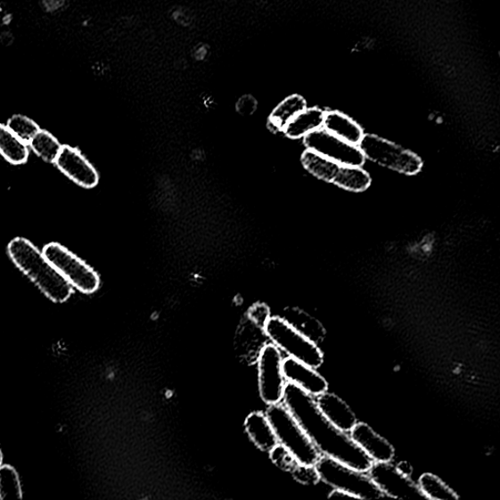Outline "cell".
<instances>
[{
    "label": "cell",
    "mask_w": 500,
    "mask_h": 500,
    "mask_svg": "<svg viewBox=\"0 0 500 500\" xmlns=\"http://www.w3.org/2000/svg\"><path fill=\"white\" fill-rule=\"evenodd\" d=\"M291 474L295 480H298L299 483L304 485L316 486L321 482L315 466H305L299 463L294 467Z\"/></svg>",
    "instance_id": "cell-28"
},
{
    "label": "cell",
    "mask_w": 500,
    "mask_h": 500,
    "mask_svg": "<svg viewBox=\"0 0 500 500\" xmlns=\"http://www.w3.org/2000/svg\"><path fill=\"white\" fill-rule=\"evenodd\" d=\"M282 404L287 407L322 455L329 456L357 471L367 472L372 459L346 433L326 420L315 397L291 383L285 385Z\"/></svg>",
    "instance_id": "cell-1"
},
{
    "label": "cell",
    "mask_w": 500,
    "mask_h": 500,
    "mask_svg": "<svg viewBox=\"0 0 500 500\" xmlns=\"http://www.w3.org/2000/svg\"><path fill=\"white\" fill-rule=\"evenodd\" d=\"M45 258L64 277L71 287L90 294L100 287L97 272L83 259L58 242H50L44 248Z\"/></svg>",
    "instance_id": "cell-7"
},
{
    "label": "cell",
    "mask_w": 500,
    "mask_h": 500,
    "mask_svg": "<svg viewBox=\"0 0 500 500\" xmlns=\"http://www.w3.org/2000/svg\"><path fill=\"white\" fill-rule=\"evenodd\" d=\"M418 488L426 499L457 500L459 496L446 485L442 479L431 473H425L418 480Z\"/></svg>",
    "instance_id": "cell-23"
},
{
    "label": "cell",
    "mask_w": 500,
    "mask_h": 500,
    "mask_svg": "<svg viewBox=\"0 0 500 500\" xmlns=\"http://www.w3.org/2000/svg\"><path fill=\"white\" fill-rule=\"evenodd\" d=\"M367 474L386 497L426 499L411 477L392 463H373Z\"/></svg>",
    "instance_id": "cell-11"
},
{
    "label": "cell",
    "mask_w": 500,
    "mask_h": 500,
    "mask_svg": "<svg viewBox=\"0 0 500 500\" xmlns=\"http://www.w3.org/2000/svg\"><path fill=\"white\" fill-rule=\"evenodd\" d=\"M285 381L301 388L306 393L318 397L329 389V383L312 366L285 357L283 363Z\"/></svg>",
    "instance_id": "cell-13"
},
{
    "label": "cell",
    "mask_w": 500,
    "mask_h": 500,
    "mask_svg": "<svg viewBox=\"0 0 500 500\" xmlns=\"http://www.w3.org/2000/svg\"><path fill=\"white\" fill-rule=\"evenodd\" d=\"M244 428L252 443L259 450L269 453L278 445L277 438H275L266 414L261 412L250 414L244 422Z\"/></svg>",
    "instance_id": "cell-16"
},
{
    "label": "cell",
    "mask_w": 500,
    "mask_h": 500,
    "mask_svg": "<svg viewBox=\"0 0 500 500\" xmlns=\"http://www.w3.org/2000/svg\"><path fill=\"white\" fill-rule=\"evenodd\" d=\"M269 342L287 357L317 370L324 364V353L318 344L306 338L283 317L271 316L264 326Z\"/></svg>",
    "instance_id": "cell-5"
},
{
    "label": "cell",
    "mask_w": 500,
    "mask_h": 500,
    "mask_svg": "<svg viewBox=\"0 0 500 500\" xmlns=\"http://www.w3.org/2000/svg\"><path fill=\"white\" fill-rule=\"evenodd\" d=\"M28 145L45 161L55 163L62 145L50 132L40 129Z\"/></svg>",
    "instance_id": "cell-24"
},
{
    "label": "cell",
    "mask_w": 500,
    "mask_h": 500,
    "mask_svg": "<svg viewBox=\"0 0 500 500\" xmlns=\"http://www.w3.org/2000/svg\"><path fill=\"white\" fill-rule=\"evenodd\" d=\"M258 108V102L250 94L242 95L236 104V111L242 117H250Z\"/></svg>",
    "instance_id": "cell-30"
},
{
    "label": "cell",
    "mask_w": 500,
    "mask_h": 500,
    "mask_svg": "<svg viewBox=\"0 0 500 500\" xmlns=\"http://www.w3.org/2000/svg\"><path fill=\"white\" fill-rule=\"evenodd\" d=\"M283 318L316 344L321 343L325 338L324 325L311 315L299 308L285 309Z\"/></svg>",
    "instance_id": "cell-20"
},
{
    "label": "cell",
    "mask_w": 500,
    "mask_h": 500,
    "mask_svg": "<svg viewBox=\"0 0 500 500\" xmlns=\"http://www.w3.org/2000/svg\"><path fill=\"white\" fill-rule=\"evenodd\" d=\"M55 163L60 171L78 186L92 189L98 185V171L78 149L62 145Z\"/></svg>",
    "instance_id": "cell-12"
},
{
    "label": "cell",
    "mask_w": 500,
    "mask_h": 500,
    "mask_svg": "<svg viewBox=\"0 0 500 500\" xmlns=\"http://www.w3.org/2000/svg\"><path fill=\"white\" fill-rule=\"evenodd\" d=\"M284 357L271 342L264 345L258 359V389L262 401L267 406L283 401L287 381L283 371Z\"/></svg>",
    "instance_id": "cell-9"
},
{
    "label": "cell",
    "mask_w": 500,
    "mask_h": 500,
    "mask_svg": "<svg viewBox=\"0 0 500 500\" xmlns=\"http://www.w3.org/2000/svg\"><path fill=\"white\" fill-rule=\"evenodd\" d=\"M265 414L273 427L278 444L283 447L298 463L315 466L318 463L321 453L287 407L282 403L272 405Z\"/></svg>",
    "instance_id": "cell-3"
},
{
    "label": "cell",
    "mask_w": 500,
    "mask_h": 500,
    "mask_svg": "<svg viewBox=\"0 0 500 500\" xmlns=\"http://www.w3.org/2000/svg\"><path fill=\"white\" fill-rule=\"evenodd\" d=\"M324 113L319 108H306L284 127L283 134L291 139L303 138L323 127Z\"/></svg>",
    "instance_id": "cell-19"
},
{
    "label": "cell",
    "mask_w": 500,
    "mask_h": 500,
    "mask_svg": "<svg viewBox=\"0 0 500 500\" xmlns=\"http://www.w3.org/2000/svg\"><path fill=\"white\" fill-rule=\"evenodd\" d=\"M0 155L14 166L24 165L29 159L27 143L4 125H0Z\"/></svg>",
    "instance_id": "cell-22"
},
{
    "label": "cell",
    "mask_w": 500,
    "mask_h": 500,
    "mask_svg": "<svg viewBox=\"0 0 500 500\" xmlns=\"http://www.w3.org/2000/svg\"><path fill=\"white\" fill-rule=\"evenodd\" d=\"M269 454L271 461L284 471L291 473L294 467L299 464L294 457L279 444Z\"/></svg>",
    "instance_id": "cell-27"
},
{
    "label": "cell",
    "mask_w": 500,
    "mask_h": 500,
    "mask_svg": "<svg viewBox=\"0 0 500 500\" xmlns=\"http://www.w3.org/2000/svg\"><path fill=\"white\" fill-rule=\"evenodd\" d=\"M10 258L49 299L56 303L67 301L73 294V287L61 275L35 244L24 238L9 242Z\"/></svg>",
    "instance_id": "cell-2"
},
{
    "label": "cell",
    "mask_w": 500,
    "mask_h": 500,
    "mask_svg": "<svg viewBox=\"0 0 500 500\" xmlns=\"http://www.w3.org/2000/svg\"><path fill=\"white\" fill-rule=\"evenodd\" d=\"M358 146L365 160H370L384 168L404 173V175H417L423 166L422 159L411 151L379 136L364 135Z\"/></svg>",
    "instance_id": "cell-8"
},
{
    "label": "cell",
    "mask_w": 500,
    "mask_h": 500,
    "mask_svg": "<svg viewBox=\"0 0 500 500\" xmlns=\"http://www.w3.org/2000/svg\"><path fill=\"white\" fill-rule=\"evenodd\" d=\"M323 128L353 145L358 146L364 137L362 127L340 111H325Z\"/></svg>",
    "instance_id": "cell-17"
},
{
    "label": "cell",
    "mask_w": 500,
    "mask_h": 500,
    "mask_svg": "<svg viewBox=\"0 0 500 500\" xmlns=\"http://www.w3.org/2000/svg\"><path fill=\"white\" fill-rule=\"evenodd\" d=\"M7 127L27 144L40 130L36 121L22 115H15L10 118L7 121Z\"/></svg>",
    "instance_id": "cell-26"
},
{
    "label": "cell",
    "mask_w": 500,
    "mask_h": 500,
    "mask_svg": "<svg viewBox=\"0 0 500 500\" xmlns=\"http://www.w3.org/2000/svg\"><path fill=\"white\" fill-rule=\"evenodd\" d=\"M303 138L307 150L341 165L361 168L365 161L359 146L332 135L323 127L310 132Z\"/></svg>",
    "instance_id": "cell-10"
},
{
    "label": "cell",
    "mask_w": 500,
    "mask_h": 500,
    "mask_svg": "<svg viewBox=\"0 0 500 500\" xmlns=\"http://www.w3.org/2000/svg\"><path fill=\"white\" fill-rule=\"evenodd\" d=\"M349 434L353 442L372 459L373 463L393 462L394 447L385 438L377 434L370 425L357 422Z\"/></svg>",
    "instance_id": "cell-14"
},
{
    "label": "cell",
    "mask_w": 500,
    "mask_h": 500,
    "mask_svg": "<svg viewBox=\"0 0 500 500\" xmlns=\"http://www.w3.org/2000/svg\"><path fill=\"white\" fill-rule=\"evenodd\" d=\"M318 409L324 416L343 432L350 433L357 424V417L350 406L338 395L328 391L316 397Z\"/></svg>",
    "instance_id": "cell-15"
},
{
    "label": "cell",
    "mask_w": 500,
    "mask_h": 500,
    "mask_svg": "<svg viewBox=\"0 0 500 500\" xmlns=\"http://www.w3.org/2000/svg\"><path fill=\"white\" fill-rule=\"evenodd\" d=\"M21 483L15 469L10 465L0 466V498L21 499Z\"/></svg>",
    "instance_id": "cell-25"
},
{
    "label": "cell",
    "mask_w": 500,
    "mask_h": 500,
    "mask_svg": "<svg viewBox=\"0 0 500 500\" xmlns=\"http://www.w3.org/2000/svg\"><path fill=\"white\" fill-rule=\"evenodd\" d=\"M301 160L311 175L345 190L364 192L371 186V176L362 168L341 165L309 150L303 152Z\"/></svg>",
    "instance_id": "cell-6"
},
{
    "label": "cell",
    "mask_w": 500,
    "mask_h": 500,
    "mask_svg": "<svg viewBox=\"0 0 500 500\" xmlns=\"http://www.w3.org/2000/svg\"><path fill=\"white\" fill-rule=\"evenodd\" d=\"M328 496L331 497V498H332V497H336V498H344V497L354 498L349 494L344 493L342 491H339V489H332V493Z\"/></svg>",
    "instance_id": "cell-31"
},
{
    "label": "cell",
    "mask_w": 500,
    "mask_h": 500,
    "mask_svg": "<svg viewBox=\"0 0 500 500\" xmlns=\"http://www.w3.org/2000/svg\"><path fill=\"white\" fill-rule=\"evenodd\" d=\"M306 108H307V103L300 95L285 98L272 111L268 120L269 129L273 132L283 131L284 127Z\"/></svg>",
    "instance_id": "cell-21"
},
{
    "label": "cell",
    "mask_w": 500,
    "mask_h": 500,
    "mask_svg": "<svg viewBox=\"0 0 500 500\" xmlns=\"http://www.w3.org/2000/svg\"><path fill=\"white\" fill-rule=\"evenodd\" d=\"M321 481L332 489L349 494L356 499H381L385 495L367 472L357 471L335 459L322 455L315 464Z\"/></svg>",
    "instance_id": "cell-4"
},
{
    "label": "cell",
    "mask_w": 500,
    "mask_h": 500,
    "mask_svg": "<svg viewBox=\"0 0 500 500\" xmlns=\"http://www.w3.org/2000/svg\"><path fill=\"white\" fill-rule=\"evenodd\" d=\"M248 318L264 328L265 324L271 318V311L266 304L257 303L251 306L248 313Z\"/></svg>",
    "instance_id": "cell-29"
},
{
    "label": "cell",
    "mask_w": 500,
    "mask_h": 500,
    "mask_svg": "<svg viewBox=\"0 0 500 500\" xmlns=\"http://www.w3.org/2000/svg\"><path fill=\"white\" fill-rule=\"evenodd\" d=\"M3 459H4L3 453L2 450H0V465H2L3 463Z\"/></svg>",
    "instance_id": "cell-32"
},
{
    "label": "cell",
    "mask_w": 500,
    "mask_h": 500,
    "mask_svg": "<svg viewBox=\"0 0 500 500\" xmlns=\"http://www.w3.org/2000/svg\"><path fill=\"white\" fill-rule=\"evenodd\" d=\"M268 338L264 328L254 324L249 318L238 332L239 351L244 358L257 361L264 345L268 343Z\"/></svg>",
    "instance_id": "cell-18"
}]
</instances>
